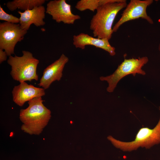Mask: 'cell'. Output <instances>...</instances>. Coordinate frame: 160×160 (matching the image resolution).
<instances>
[{"instance_id": "cell-16", "label": "cell", "mask_w": 160, "mask_h": 160, "mask_svg": "<svg viewBox=\"0 0 160 160\" xmlns=\"http://www.w3.org/2000/svg\"><path fill=\"white\" fill-rule=\"evenodd\" d=\"M7 55L4 50L0 48V63L6 60Z\"/></svg>"}, {"instance_id": "cell-10", "label": "cell", "mask_w": 160, "mask_h": 160, "mask_svg": "<svg viewBox=\"0 0 160 160\" xmlns=\"http://www.w3.org/2000/svg\"><path fill=\"white\" fill-rule=\"evenodd\" d=\"M44 89L37 87L25 82L15 86L12 92L13 101L20 106H23L27 101L45 95Z\"/></svg>"}, {"instance_id": "cell-12", "label": "cell", "mask_w": 160, "mask_h": 160, "mask_svg": "<svg viewBox=\"0 0 160 160\" xmlns=\"http://www.w3.org/2000/svg\"><path fill=\"white\" fill-rule=\"evenodd\" d=\"M46 9L43 5L35 7L32 9L23 12L18 11L20 15L19 24L23 29L27 31L32 24L37 27L44 25V19L45 17Z\"/></svg>"}, {"instance_id": "cell-8", "label": "cell", "mask_w": 160, "mask_h": 160, "mask_svg": "<svg viewBox=\"0 0 160 160\" xmlns=\"http://www.w3.org/2000/svg\"><path fill=\"white\" fill-rule=\"evenodd\" d=\"M46 12L52 16V19L57 23L73 24L81 18L78 15L71 11V6L65 0H54L49 1L47 4Z\"/></svg>"}, {"instance_id": "cell-1", "label": "cell", "mask_w": 160, "mask_h": 160, "mask_svg": "<svg viewBox=\"0 0 160 160\" xmlns=\"http://www.w3.org/2000/svg\"><path fill=\"white\" fill-rule=\"evenodd\" d=\"M127 5L125 0H110L100 6L91 20L90 28L93 36L109 40L113 33L112 25L119 12Z\"/></svg>"}, {"instance_id": "cell-5", "label": "cell", "mask_w": 160, "mask_h": 160, "mask_svg": "<svg viewBox=\"0 0 160 160\" xmlns=\"http://www.w3.org/2000/svg\"><path fill=\"white\" fill-rule=\"evenodd\" d=\"M148 59L146 56L133 58L124 60L111 74L106 76H101V81H106L108 86L106 89L109 93L113 92L119 81L125 76L132 74L135 76L137 74L145 75L146 73L142 68L148 62Z\"/></svg>"}, {"instance_id": "cell-7", "label": "cell", "mask_w": 160, "mask_h": 160, "mask_svg": "<svg viewBox=\"0 0 160 160\" xmlns=\"http://www.w3.org/2000/svg\"><path fill=\"white\" fill-rule=\"evenodd\" d=\"M153 2V0H131L121 15V17L113 28V32H116L124 23L139 18L146 20L151 24L153 22L147 13V7Z\"/></svg>"}, {"instance_id": "cell-2", "label": "cell", "mask_w": 160, "mask_h": 160, "mask_svg": "<svg viewBox=\"0 0 160 160\" xmlns=\"http://www.w3.org/2000/svg\"><path fill=\"white\" fill-rule=\"evenodd\" d=\"M41 97L28 101V106L20 111L19 118L23 123L21 129L31 135H39L47 125L51 112L43 104Z\"/></svg>"}, {"instance_id": "cell-14", "label": "cell", "mask_w": 160, "mask_h": 160, "mask_svg": "<svg viewBox=\"0 0 160 160\" xmlns=\"http://www.w3.org/2000/svg\"><path fill=\"white\" fill-rule=\"evenodd\" d=\"M110 0H81L78 1L75 8L80 11L89 10L94 12L101 5L110 1Z\"/></svg>"}, {"instance_id": "cell-9", "label": "cell", "mask_w": 160, "mask_h": 160, "mask_svg": "<svg viewBox=\"0 0 160 160\" xmlns=\"http://www.w3.org/2000/svg\"><path fill=\"white\" fill-rule=\"evenodd\" d=\"M68 61V57L62 54L58 59L45 69L38 85L47 89L52 82L60 80L64 67Z\"/></svg>"}, {"instance_id": "cell-17", "label": "cell", "mask_w": 160, "mask_h": 160, "mask_svg": "<svg viewBox=\"0 0 160 160\" xmlns=\"http://www.w3.org/2000/svg\"><path fill=\"white\" fill-rule=\"evenodd\" d=\"M158 49L159 52H160V42L158 46Z\"/></svg>"}, {"instance_id": "cell-4", "label": "cell", "mask_w": 160, "mask_h": 160, "mask_svg": "<svg viewBox=\"0 0 160 160\" xmlns=\"http://www.w3.org/2000/svg\"><path fill=\"white\" fill-rule=\"evenodd\" d=\"M21 56L9 57L7 63L11 67L10 74L12 77L20 83L33 80L38 81L36 70L39 60L29 51L23 50Z\"/></svg>"}, {"instance_id": "cell-6", "label": "cell", "mask_w": 160, "mask_h": 160, "mask_svg": "<svg viewBox=\"0 0 160 160\" xmlns=\"http://www.w3.org/2000/svg\"><path fill=\"white\" fill-rule=\"evenodd\" d=\"M27 31L22 29L19 24L4 22L0 23V48L4 50L7 56L14 53L16 44L24 38Z\"/></svg>"}, {"instance_id": "cell-11", "label": "cell", "mask_w": 160, "mask_h": 160, "mask_svg": "<svg viewBox=\"0 0 160 160\" xmlns=\"http://www.w3.org/2000/svg\"><path fill=\"white\" fill-rule=\"evenodd\" d=\"M73 44L76 48L85 49L86 45H92L108 52L111 56L116 54L115 48L111 46L109 40L93 37L87 34L81 33L73 37Z\"/></svg>"}, {"instance_id": "cell-3", "label": "cell", "mask_w": 160, "mask_h": 160, "mask_svg": "<svg viewBox=\"0 0 160 160\" xmlns=\"http://www.w3.org/2000/svg\"><path fill=\"white\" fill-rule=\"evenodd\" d=\"M159 110L160 113V108ZM107 138L115 147L124 151H131L140 147L150 149L154 145L160 143V116L159 121L154 128L151 129L143 127L140 128L132 141H122L111 136H109Z\"/></svg>"}, {"instance_id": "cell-13", "label": "cell", "mask_w": 160, "mask_h": 160, "mask_svg": "<svg viewBox=\"0 0 160 160\" xmlns=\"http://www.w3.org/2000/svg\"><path fill=\"white\" fill-rule=\"evenodd\" d=\"M45 1V0H14L8 2L6 6L8 9L12 11L17 9L25 11L42 5Z\"/></svg>"}, {"instance_id": "cell-15", "label": "cell", "mask_w": 160, "mask_h": 160, "mask_svg": "<svg viewBox=\"0 0 160 160\" xmlns=\"http://www.w3.org/2000/svg\"><path fill=\"white\" fill-rule=\"evenodd\" d=\"M0 20L13 24H18L20 23L19 18H18L12 14L7 13L1 5H0Z\"/></svg>"}]
</instances>
